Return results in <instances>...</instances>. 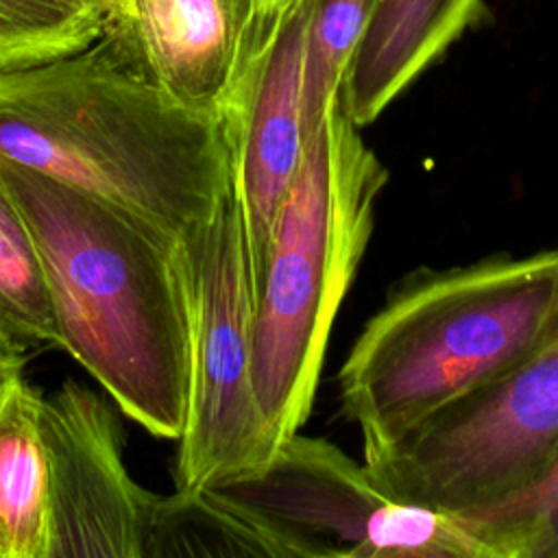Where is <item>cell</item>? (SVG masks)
<instances>
[{"label":"cell","mask_w":558,"mask_h":558,"mask_svg":"<svg viewBox=\"0 0 558 558\" xmlns=\"http://www.w3.org/2000/svg\"><path fill=\"white\" fill-rule=\"evenodd\" d=\"M0 157L177 242L231 185L220 118L179 102L150 76L120 15L74 52L0 70Z\"/></svg>","instance_id":"1"},{"label":"cell","mask_w":558,"mask_h":558,"mask_svg":"<svg viewBox=\"0 0 558 558\" xmlns=\"http://www.w3.org/2000/svg\"><path fill=\"white\" fill-rule=\"evenodd\" d=\"M41 257L59 347L122 414L179 440L190 392V320L179 242L146 220L0 157Z\"/></svg>","instance_id":"2"},{"label":"cell","mask_w":558,"mask_h":558,"mask_svg":"<svg viewBox=\"0 0 558 558\" xmlns=\"http://www.w3.org/2000/svg\"><path fill=\"white\" fill-rule=\"evenodd\" d=\"M558 340V248L403 277L338 371L364 460L521 371Z\"/></svg>","instance_id":"3"},{"label":"cell","mask_w":558,"mask_h":558,"mask_svg":"<svg viewBox=\"0 0 558 558\" xmlns=\"http://www.w3.org/2000/svg\"><path fill=\"white\" fill-rule=\"evenodd\" d=\"M388 170L338 105L312 133L275 222L253 314V384L277 447L312 412L329 333L375 225Z\"/></svg>","instance_id":"4"},{"label":"cell","mask_w":558,"mask_h":558,"mask_svg":"<svg viewBox=\"0 0 558 558\" xmlns=\"http://www.w3.org/2000/svg\"><path fill=\"white\" fill-rule=\"evenodd\" d=\"M205 490L277 558H495L462 517L395 497L325 438L294 434L257 471Z\"/></svg>","instance_id":"5"},{"label":"cell","mask_w":558,"mask_h":558,"mask_svg":"<svg viewBox=\"0 0 558 558\" xmlns=\"http://www.w3.org/2000/svg\"><path fill=\"white\" fill-rule=\"evenodd\" d=\"M190 320V392L174 460L177 490L257 471L279 449L253 384L255 294L233 185L179 242Z\"/></svg>","instance_id":"6"},{"label":"cell","mask_w":558,"mask_h":558,"mask_svg":"<svg viewBox=\"0 0 558 558\" xmlns=\"http://www.w3.org/2000/svg\"><path fill=\"white\" fill-rule=\"evenodd\" d=\"M556 456L558 340L364 464L399 499L466 514L523 490Z\"/></svg>","instance_id":"7"},{"label":"cell","mask_w":558,"mask_h":558,"mask_svg":"<svg viewBox=\"0 0 558 558\" xmlns=\"http://www.w3.org/2000/svg\"><path fill=\"white\" fill-rule=\"evenodd\" d=\"M314 0H246L218 107L257 296L281 205L303 163V50Z\"/></svg>","instance_id":"8"},{"label":"cell","mask_w":558,"mask_h":558,"mask_svg":"<svg viewBox=\"0 0 558 558\" xmlns=\"http://www.w3.org/2000/svg\"><path fill=\"white\" fill-rule=\"evenodd\" d=\"M50 464V558H146L159 501L124 464V429L109 401L68 379L41 395Z\"/></svg>","instance_id":"9"},{"label":"cell","mask_w":558,"mask_h":558,"mask_svg":"<svg viewBox=\"0 0 558 558\" xmlns=\"http://www.w3.org/2000/svg\"><path fill=\"white\" fill-rule=\"evenodd\" d=\"M244 15L246 0H126L120 17L150 76L179 102L218 116Z\"/></svg>","instance_id":"10"},{"label":"cell","mask_w":558,"mask_h":558,"mask_svg":"<svg viewBox=\"0 0 558 558\" xmlns=\"http://www.w3.org/2000/svg\"><path fill=\"white\" fill-rule=\"evenodd\" d=\"M484 17V0H379L347 74V116L360 129L375 122Z\"/></svg>","instance_id":"11"},{"label":"cell","mask_w":558,"mask_h":558,"mask_svg":"<svg viewBox=\"0 0 558 558\" xmlns=\"http://www.w3.org/2000/svg\"><path fill=\"white\" fill-rule=\"evenodd\" d=\"M50 543L41 392L22 377L0 408V558H50Z\"/></svg>","instance_id":"12"},{"label":"cell","mask_w":558,"mask_h":558,"mask_svg":"<svg viewBox=\"0 0 558 558\" xmlns=\"http://www.w3.org/2000/svg\"><path fill=\"white\" fill-rule=\"evenodd\" d=\"M0 333L22 349L59 347L46 270L35 238L0 179Z\"/></svg>","instance_id":"13"},{"label":"cell","mask_w":558,"mask_h":558,"mask_svg":"<svg viewBox=\"0 0 558 558\" xmlns=\"http://www.w3.org/2000/svg\"><path fill=\"white\" fill-rule=\"evenodd\" d=\"M163 556H266L272 545L240 514L207 490H174L159 495L146 558Z\"/></svg>","instance_id":"14"},{"label":"cell","mask_w":558,"mask_h":558,"mask_svg":"<svg viewBox=\"0 0 558 558\" xmlns=\"http://www.w3.org/2000/svg\"><path fill=\"white\" fill-rule=\"evenodd\" d=\"M379 0H314L303 50V124L307 140L342 92L360 39Z\"/></svg>","instance_id":"15"},{"label":"cell","mask_w":558,"mask_h":558,"mask_svg":"<svg viewBox=\"0 0 558 558\" xmlns=\"http://www.w3.org/2000/svg\"><path fill=\"white\" fill-rule=\"evenodd\" d=\"M109 17L83 0H0V70L74 52L94 41Z\"/></svg>","instance_id":"16"},{"label":"cell","mask_w":558,"mask_h":558,"mask_svg":"<svg viewBox=\"0 0 558 558\" xmlns=\"http://www.w3.org/2000/svg\"><path fill=\"white\" fill-rule=\"evenodd\" d=\"M458 517L495 558H558V456L523 490Z\"/></svg>","instance_id":"17"},{"label":"cell","mask_w":558,"mask_h":558,"mask_svg":"<svg viewBox=\"0 0 558 558\" xmlns=\"http://www.w3.org/2000/svg\"><path fill=\"white\" fill-rule=\"evenodd\" d=\"M100 11H105L107 15L116 17V15H122L124 13V7H126V0H83Z\"/></svg>","instance_id":"18"}]
</instances>
